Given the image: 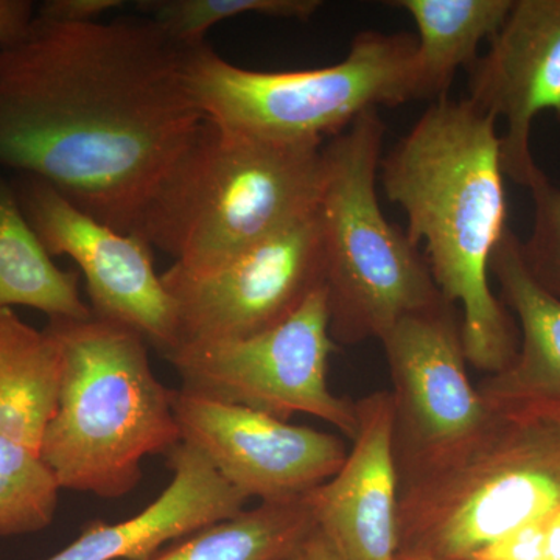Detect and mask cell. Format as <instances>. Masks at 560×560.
<instances>
[{
	"mask_svg": "<svg viewBox=\"0 0 560 560\" xmlns=\"http://www.w3.org/2000/svg\"><path fill=\"white\" fill-rule=\"evenodd\" d=\"M394 405L399 485L466 448L495 411L471 385L456 307L442 300L381 338Z\"/></svg>",
	"mask_w": 560,
	"mask_h": 560,
	"instance_id": "9c48e42d",
	"label": "cell"
},
{
	"mask_svg": "<svg viewBox=\"0 0 560 560\" xmlns=\"http://www.w3.org/2000/svg\"><path fill=\"white\" fill-rule=\"evenodd\" d=\"M490 272L517 316L521 342L510 366L477 386L492 410H560V298L530 276L521 238L508 228L493 250Z\"/></svg>",
	"mask_w": 560,
	"mask_h": 560,
	"instance_id": "2e32d148",
	"label": "cell"
},
{
	"mask_svg": "<svg viewBox=\"0 0 560 560\" xmlns=\"http://www.w3.org/2000/svg\"><path fill=\"white\" fill-rule=\"evenodd\" d=\"M385 135L378 109H371L324 143V287L330 335L340 345L381 341L405 316L445 300L418 246L383 213L377 180Z\"/></svg>",
	"mask_w": 560,
	"mask_h": 560,
	"instance_id": "8992f818",
	"label": "cell"
},
{
	"mask_svg": "<svg viewBox=\"0 0 560 560\" xmlns=\"http://www.w3.org/2000/svg\"><path fill=\"white\" fill-rule=\"evenodd\" d=\"M180 440L246 499H301L329 481L348 456L337 434L291 425L241 405L173 389Z\"/></svg>",
	"mask_w": 560,
	"mask_h": 560,
	"instance_id": "7c38bea8",
	"label": "cell"
},
{
	"mask_svg": "<svg viewBox=\"0 0 560 560\" xmlns=\"http://www.w3.org/2000/svg\"><path fill=\"white\" fill-rule=\"evenodd\" d=\"M79 282V271L61 270L51 259L0 171V311L27 307L49 319L91 318Z\"/></svg>",
	"mask_w": 560,
	"mask_h": 560,
	"instance_id": "d6986e66",
	"label": "cell"
},
{
	"mask_svg": "<svg viewBox=\"0 0 560 560\" xmlns=\"http://www.w3.org/2000/svg\"><path fill=\"white\" fill-rule=\"evenodd\" d=\"M324 143L249 138L201 121L151 194L138 234L208 272L318 210Z\"/></svg>",
	"mask_w": 560,
	"mask_h": 560,
	"instance_id": "3957f363",
	"label": "cell"
},
{
	"mask_svg": "<svg viewBox=\"0 0 560 560\" xmlns=\"http://www.w3.org/2000/svg\"><path fill=\"white\" fill-rule=\"evenodd\" d=\"M318 529L311 492L213 523L150 560H293Z\"/></svg>",
	"mask_w": 560,
	"mask_h": 560,
	"instance_id": "ffe728a7",
	"label": "cell"
},
{
	"mask_svg": "<svg viewBox=\"0 0 560 560\" xmlns=\"http://www.w3.org/2000/svg\"><path fill=\"white\" fill-rule=\"evenodd\" d=\"M121 5V0H47L36 7V18L60 24H90Z\"/></svg>",
	"mask_w": 560,
	"mask_h": 560,
	"instance_id": "d4e9b609",
	"label": "cell"
},
{
	"mask_svg": "<svg viewBox=\"0 0 560 560\" xmlns=\"http://www.w3.org/2000/svg\"><path fill=\"white\" fill-rule=\"evenodd\" d=\"M60 490L38 453L0 436V537L49 528Z\"/></svg>",
	"mask_w": 560,
	"mask_h": 560,
	"instance_id": "44dd1931",
	"label": "cell"
},
{
	"mask_svg": "<svg viewBox=\"0 0 560 560\" xmlns=\"http://www.w3.org/2000/svg\"><path fill=\"white\" fill-rule=\"evenodd\" d=\"M418 28L416 75L419 101L448 97L458 69H469L478 47L492 39L514 5V0H394Z\"/></svg>",
	"mask_w": 560,
	"mask_h": 560,
	"instance_id": "ac0fdd59",
	"label": "cell"
},
{
	"mask_svg": "<svg viewBox=\"0 0 560 560\" xmlns=\"http://www.w3.org/2000/svg\"><path fill=\"white\" fill-rule=\"evenodd\" d=\"M396 560H438L433 558H427V556L407 555V552H399Z\"/></svg>",
	"mask_w": 560,
	"mask_h": 560,
	"instance_id": "f1b7e54d",
	"label": "cell"
},
{
	"mask_svg": "<svg viewBox=\"0 0 560 560\" xmlns=\"http://www.w3.org/2000/svg\"><path fill=\"white\" fill-rule=\"evenodd\" d=\"M187 47L149 18H36L0 46V171L46 180L121 234L205 116L187 90Z\"/></svg>",
	"mask_w": 560,
	"mask_h": 560,
	"instance_id": "6da1fadb",
	"label": "cell"
},
{
	"mask_svg": "<svg viewBox=\"0 0 560 560\" xmlns=\"http://www.w3.org/2000/svg\"><path fill=\"white\" fill-rule=\"evenodd\" d=\"M495 117L469 98L431 103L382 158L378 178L407 215L412 245L445 301L460 308L467 363L497 374L517 355L510 313L490 289V259L508 231Z\"/></svg>",
	"mask_w": 560,
	"mask_h": 560,
	"instance_id": "7a4b0ae2",
	"label": "cell"
},
{
	"mask_svg": "<svg viewBox=\"0 0 560 560\" xmlns=\"http://www.w3.org/2000/svg\"><path fill=\"white\" fill-rule=\"evenodd\" d=\"M184 77L206 119L280 143H324L368 110L419 101L416 36L405 32H361L345 60L304 70L241 68L201 43L187 47Z\"/></svg>",
	"mask_w": 560,
	"mask_h": 560,
	"instance_id": "52a82bcc",
	"label": "cell"
},
{
	"mask_svg": "<svg viewBox=\"0 0 560 560\" xmlns=\"http://www.w3.org/2000/svg\"><path fill=\"white\" fill-rule=\"evenodd\" d=\"M10 179L51 259L69 257L86 279L92 315L138 331L162 357L178 348L175 304L142 235L92 219L36 176L14 173Z\"/></svg>",
	"mask_w": 560,
	"mask_h": 560,
	"instance_id": "8fae6325",
	"label": "cell"
},
{
	"mask_svg": "<svg viewBox=\"0 0 560 560\" xmlns=\"http://www.w3.org/2000/svg\"><path fill=\"white\" fill-rule=\"evenodd\" d=\"M334 350L326 287H320L271 329L242 340L180 346L164 359L187 393L282 420L298 412L315 416L353 440L355 404L334 394L327 378Z\"/></svg>",
	"mask_w": 560,
	"mask_h": 560,
	"instance_id": "ba28073f",
	"label": "cell"
},
{
	"mask_svg": "<svg viewBox=\"0 0 560 560\" xmlns=\"http://www.w3.org/2000/svg\"><path fill=\"white\" fill-rule=\"evenodd\" d=\"M167 464L171 485L145 510L119 523L92 522L72 544L44 560H150L168 541L245 510L248 499L186 442L168 453Z\"/></svg>",
	"mask_w": 560,
	"mask_h": 560,
	"instance_id": "9a60e30c",
	"label": "cell"
},
{
	"mask_svg": "<svg viewBox=\"0 0 560 560\" xmlns=\"http://www.w3.org/2000/svg\"><path fill=\"white\" fill-rule=\"evenodd\" d=\"M355 408L359 429L341 469L311 492L316 525L342 560H396L400 485L390 390Z\"/></svg>",
	"mask_w": 560,
	"mask_h": 560,
	"instance_id": "5bb4252c",
	"label": "cell"
},
{
	"mask_svg": "<svg viewBox=\"0 0 560 560\" xmlns=\"http://www.w3.org/2000/svg\"><path fill=\"white\" fill-rule=\"evenodd\" d=\"M32 0H0V46L20 39L35 20Z\"/></svg>",
	"mask_w": 560,
	"mask_h": 560,
	"instance_id": "484cf974",
	"label": "cell"
},
{
	"mask_svg": "<svg viewBox=\"0 0 560 560\" xmlns=\"http://www.w3.org/2000/svg\"><path fill=\"white\" fill-rule=\"evenodd\" d=\"M44 329L58 342L62 374L40 459L60 489L121 499L138 488L147 456L183 442L173 390L151 370L138 331L94 315Z\"/></svg>",
	"mask_w": 560,
	"mask_h": 560,
	"instance_id": "277c9868",
	"label": "cell"
},
{
	"mask_svg": "<svg viewBox=\"0 0 560 560\" xmlns=\"http://www.w3.org/2000/svg\"><path fill=\"white\" fill-rule=\"evenodd\" d=\"M62 360L46 329L0 311V436L38 453L57 411Z\"/></svg>",
	"mask_w": 560,
	"mask_h": 560,
	"instance_id": "e0dca14e",
	"label": "cell"
},
{
	"mask_svg": "<svg viewBox=\"0 0 560 560\" xmlns=\"http://www.w3.org/2000/svg\"><path fill=\"white\" fill-rule=\"evenodd\" d=\"M545 560H560V510L545 518Z\"/></svg>",
	"mask_w": 560,
	"mask_h": 560,
	"instance_id": "83f0119b",
	"label": "cell"
},
{
	"mask_svg": "<svg viewBox=\"0 0 560 560\" xmlns=\"http://www.w3.org/2000/svg\"><path fill=\"white\" fill-rule=\"evenodd\" d=\"M493 411L466 448L400 482L399 552L470 560L560 510V410Z\"/></svg>",
	"mask_w": 560,
	"mask_h": 560,
	"instance_id": "5b68a950",
	"label": "cell"
},
{
	"mask_svg": "<svg viewBox=\"0 0 560 560\" xmlns=\"http://www.w3.org/2000/svg\"><path fill=\"white\" fill-rule=\"evenodd\" d=\"M467 80L466 98L504 120V176L528 189L540 172L530 151L534 120L550 110L560 124V0H514Z\"/></svg>",
	"mask_w": 560,
	"mask_h": 560,
	"instance_id": "4fadbf2b",
	"label": "cell"
},
{
	"mask_svg": "<svg viewBox=\"0 0 560 560\" xmlns=\"http://www.w3.org/2000/svg\"><path fill=\"white\" fill-rule=\"evenodd\" d=\"M319 0H142L136 10L184 47L206 43L209 28L246 14L272 20L311 21Z\"/></svg>",
	"mask_w": 560,
	"mask_h": 560,
	"instance_id": "7402d4cb",
	"label": "cell"
},
{
	"mask_svg": "<svg viewBox=\"0 0 560 560\" xmlns=\"http://www.w3.org/2000/svg\"><path fill=\"white\" fill-rule=\"evenodd\" d=\"M294 559H296V558H294ZM294 559H293V560H294Z\"/></svg>",
	"mask_w": 560,
	"mask_h": 560,
	"instance_id": "f546056e",
	"label": "cell"
},
{
	"mask_svg": "<svg viewBox=\"0 0 560 560\" xmlns=\"http://www.w3.org/2000/svg\"><path fill=\"white\" fill-rule=\"evenodd\" d=\"M533 198V226L521 241L522 259L534 279L560 298V184L539 172L528 187Z\"/></svg>",
	"mask_w": 560,
	"mask_h": 560,
	"instance_id": "603a6c76",
	"label": "cell"
},
{
	"mask_svg": "<svg viewBox=\"0 0 560 560\" xmlns=\"http://www.w3.org/2000/svg\"><path fill=\"white\" fill-rule=\"evenodd\" d=\"M294 560H342V558L329 539L316 529Z\"/></svg>",
	"mask_w": 560,
	"mask_h": 560,
	"instance_id": "4316f807",
	"label": "cell"
},
{
	"mask_svg": "<svg viewBox=\"0 0 560 560\" xmlns=\"http://www.w3.org/2000/svg\"><path fill=\"white\" fill-rule=\"evenodd\" d=\"M470 560H545V521L504 534Z\"/></svg>",
	"mask_w": 560,
	"mask_h": 560,
	"instance_id": "cb8c5ba5",
	"label": "cell"
},
{
	"mask_svg": "<svg viewBox=\"0 0 560 560\" xmlns=\"http://www.w3.org/2000/svg\"><path fill=\"white\" fill-rule=\"evenodd\" d=\"M161 278L175 304L178 348L261 334L324 287L318 210L215 270L197 275L172 265Z\"/></svg>",
	"mask_w": 560,
	"mask_h": 560,
	"instance_id": "30bf717a",
	"label": "cell"
}]
</instances>
